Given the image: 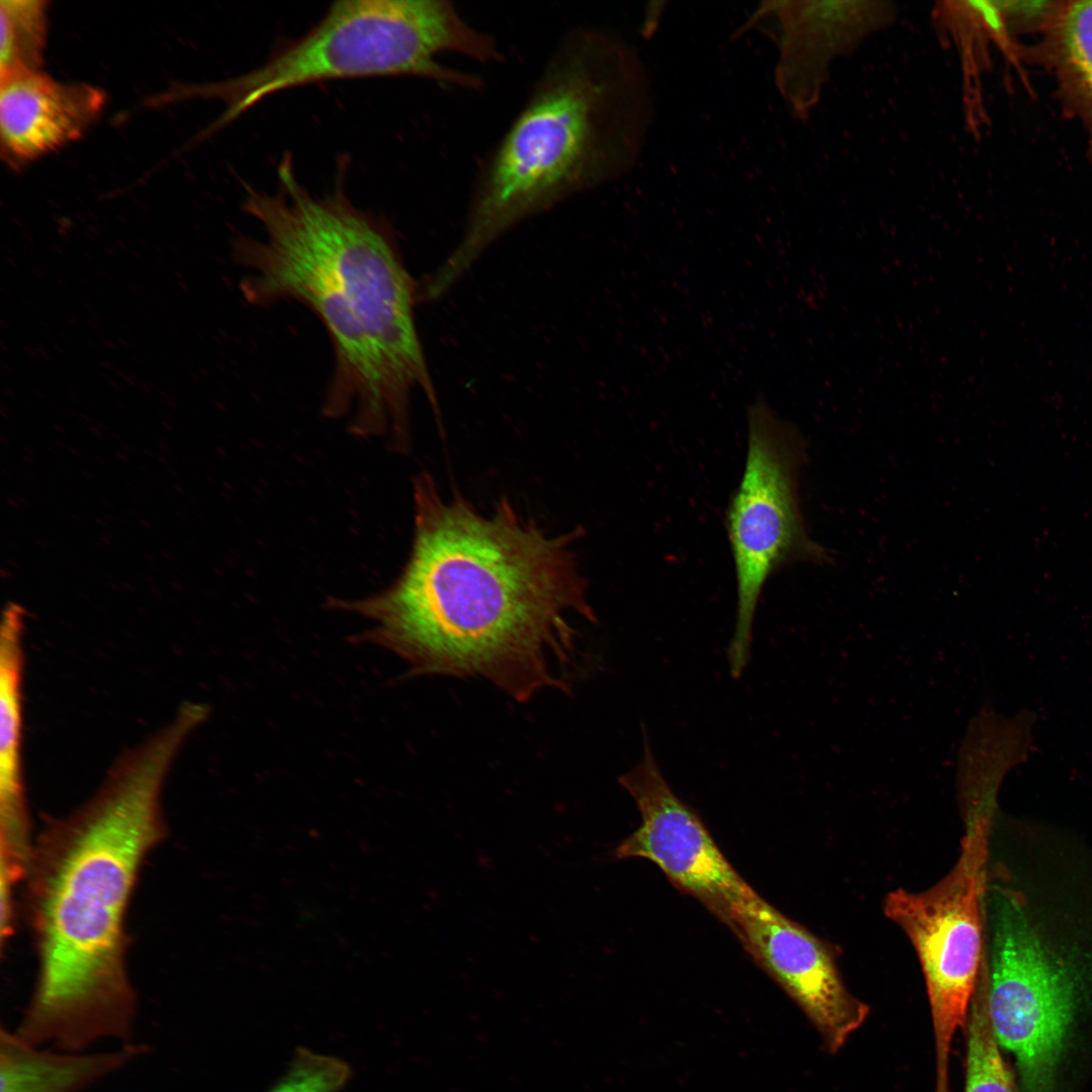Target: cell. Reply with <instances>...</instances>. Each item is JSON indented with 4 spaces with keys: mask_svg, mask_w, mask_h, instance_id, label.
<instances>
[{
    "mask_svg": "<svg viewBox=\"0 0 1092 1092\" xmlns=\"http://www.w3.org/2000/svg\"><path fill=\"white\" fill-rule=\"evenodd\" d=\"M408 560L385 590L328 607L374 625L354 637L384 647L410 673L482 678L517 701L569 689L574 619L596 621L571 548L508 502L483 515L444 498L429 474L414 480Z\"/></svg>",
    "mask_w": 1092,
    "mask_h": 1092,
    "instance_id": "obj_1",
    "label": "cell"
},
{
    "mask_svg": "<svg viewBox=\"0 0 1092 1092\" xmlns=\"http://www.w3.org/2000/svg\"><path fill=\"white\" fill-rule=\"evenodd\" d=\"M182 747L175 732L158 730L121 755L90 800L48 818L33 842L25 908L37 968L14 1028L24 1040L73 1052L134 1040L125 916L146 857L167 834L163 788Z\"/></svg>",
    "mask_w": 1092,
    "mask_h": 1092,
    "instance_id": "obj_2",
    "label": "cell"
},
{
    "mask_svg": "<svg viewBox=\"0 0 1092 1092\" xmlns=\"http://www.w3.org/2000/svg\"><path fill=\"white\" fill-rule=\"evenodd\" d=\"M277 174L276 193L246 187L243 209L262 236L236 244L244 294L257 305L293 300L311 309L335 355L324 414L354 412L355 435H390L405 448L413 389L438 413L415 322L420 289L390 228L349 200L341 176L333 192L316 196L297 180L290 155Z\"/></svg>",
    "mask_w": 1092,
    "mask_h": 1092,
    "instance_id": "obj_3",
    "label": "cell"
},
{
    "mask_svg": "<svg viewBox=\"0 0 1092 1092\" xmlns=\"http://www.w3.org/2000/svg\"><path fill=\"white\" fill-rule=\"evenodd\" d=\"M650 80L620 32L568 29L475 176L462 236L432 274L446 293L523 221L630 171L654 121Z\"/></svg>",
    "mask_w": 1092,
    "mask_h": 1092,
    "instance_id": "obj_4",
    "label": "cell"
},
{
    "mask_svg": "<svg viewBox=\"0 0 1092 1092\" xmlns=\"http://www.w3.org/2000/svg\"><path fill=\"white\" fill-rule=\"evenodd\" d=\"M443 54L481 64L505 59L495 37L469 23L450 1L342 0L264 64L190 91L224 102L213 130L272 94L318 82L408 76L467 90L483 87L478 75L439 62Z\"/></svg>",
    "mask_w": 1092,
    "mask_h": 1092,
    "instance_id": "obj_5",
    "label": "cell"
},
{
    "mask_svg": "<svg viewBox=\"0 0 1092 1092\" xmlns=\"http://www.w3.org/2000/svg\"><path fill=\"white\" fill-rule=\"evenodd\" d=\"M747 450L739 483L726 510L725 527L736 579V616L728 647L733 677L745 669L762 589L780 569L797 562H826V550L806 530L798 482L805 444L763 398L747 410Z\"/></svg>",
    "mask_w": 1092,
    "mask_h": 1092,
    "instance_id": "obj_6",
    "label": "cell"
},
{
    "mask_svg": "<svg viewBox=\"0 0 1092 1092\" xmlns=\"http://www.w3.org/2000/svg\"><path fill=\"white\" fill-rule=\"evenodd\" d=\"M993 809L986 804L963 809L966 833L960 856L940 881L917 893L897 889L884 900L885 915L910 939L924 975L935 1041V1092H950V1048L967 1022L982 966Z\"/></svg>",
    "mask_w": 1092,
    "mask_h": 1092,
    "instance_id": "obj_7",
    "label": "cell"
},
{
    "mask_svg": "<svg viewBox=\"0 0 1092 1092\" xmlns=\"http://www.w3.org/2000/svg\"><path fill=\"white\" fill-rule=\"evenodd\" d=\"M988 921L987 1010L1001 1048L1015 1057L1029 1089L1044 1086L1065 1044L1072 1021L1074 986L1053 963L1010 891L985 892Z\"/></svg>",
    "mask_w": 1092,
    "mask_h": 1092,
    "instance_id": "obj_8",
    "label": "cell"
},
{
    "mask_svg": "<svg viewBox=\"0 0 1092 1092\" xmlns=\"http://www.w3.org/2000/svg\"><path fill=\"white\" fill-rule=\"evenodd\" d=\"M898 17L897 4L889 0L762 1L733 38L755 30L771 39L778 50L777 90L792 116L806 121L822 98L833 64Z\"/></svg>",
    "mask_w": 1092,
    "mask_h": 1092,
    "instance_id": "obj_9",
    "label": "cell"
},
{
    "mask_svg": "<svg viewBox=\"0 0 1092 1092\" xmlns=\"http://www.w3.org/2000/svg\"><path fill=\"white\" fill-rule=\"evenodd\" d=\"M640 761L619 778L641 815V825L612 851L614 859L654 862L678 890L699 900L720 920L751 887L716 844L697 812L663 777L642 726Z\"/></svg>",
    "mask_w": 1092,
    "mask_h": 1092,
    "instance_id": "obj_10",
    "label": "cell"
},
{
    "mask_svg": "<svg viewBox=\"0 0 1092 1092\" xmlns=\"http://www.w3.org/2000/svg\"><path fill=\"white\" fill-rule=\"evenodd\" d=\"M721 921L800 1006L830 1052H837L863 1024L869 1007L847 989L831 947L752 888L729 906Z\"/></svg>",
    "mask_w": 1092,
    "mask_h": 1092,
    "instance_id": "obj_11",
    "label": "cell"
},
{
    "mask_svg": "<svg viewBox=\"0 0 1092 1092\" xmlns=\"http://www.w3.org/2000/svg\"><path fill=\"white\" fill-rule=\"evenodd\" d=\"M0 79L1 152L15 168L79 139L105 104L97 87L60 82L39 70Z\"/></svg>",
    "mask_w": 1092,
    "mask_h": 1092,
    "instance_id": "obj_12",
    "label": "cell"
},
{
    "mask_svg": "<svg viewBox=\"0 0 1092 1092\" xmlns=\"http://www.w3.org/2000/svg\"><path fill=\"white\" fill-rule=\"evenodd\" d=\"M24 617L9 603L0 628V856L15 868L28 864L33 845L21 757Z\"/></svg>",
    "mask_w": 1092,
    "mask_h": 1092,
    "instance_id": "obj_13",
    "label": "cell"
},
{
    "mask_svg": "<svg viewBox=\"0 0 1092 1092\" xmlns=\"http://www.w3.org/2000/svg\"><path fill=\"white\" fill-rule=\"evenodd\" d=\"M148 1053L135 1040L72 1052L30 1043L0 1027V1092H90Z\"/></svg>",
    "mask_w": 1092,
    "mask_h": 1092,
    "instance_id": "obj_14",
    "label": "cell"
},
{
    "mask_svg": "<svg viewBox=\"0 0 1092 1092\" xmlns=\"http://www.w3.org/2000/svg\"><path fill=\"white\" fill-rule=\"evenodd\" d=\"M1038 34L1020 59L1052 75L1062 111L1084 127L1092 159V0L1053 1Z\"/></svg>",
    "mask_w": 1092,
    "mask_h": 1092,
    "instance_id": "obj_15",
    "label": "cell"
},
{
    "mask_svg": "<svg viewBox=\"0 0 1092 1092\" xmlns=\"http://www.w3.org/2000/svg\"><path fill=\"white\" fill-rule=\"evenodd\" d=\"M931 20L939 41L953 44L958 52L965 126L978 138L988 122L982 81L991 67L990 48L997 46L1011 63H1016L1021 47L1009 33L996 1H938L932 8Z\"/></svg>",
    "mask_w": 1092,
    "mask_h": 1092,
    "instance_id": "obj_16",
    "label": "cell"
},
{
    "mask_svg": "<svg viewBox=\"0 0 1092 1092\" xmlns=\"http://www.w3.org/2000/svg\"><path fill=\"white\" fill-rule=\"evenodd\" d=\"M47 13L48 2L42 0L0 2V76L39 70L48 34Z\"/></svg>",
    "mask_w": 1092,
    "mask_h": 1092,
    "instance_id": "obj_17",
    "label": "cell"
},
{
    "mask_svg": "<svg viewBox=\"0 0 1092 1092\" xmlns=\"http://www.w3.org/2000/svg\"><path fill=\"white\" fill-rule=\"evenodd\" d=\"M966 1023L965 1092H1016L993 1032L982 983L977 985Z\"/></svg>",
    "mask_w": 1092,
    "mask_h": 1092,
    "instance_id": "obj_18",
    "label": "cell"
},
{
    "mask_svg": "<svg viewBox=\"0 0 1092 1092\" xmlns=\"http://www.w3.org/2000/svg\"><path fill=\"white\" fill-rule=\"evenodd\" d=\"M352 1076L338 1057L299 1048L280 1079L267 1092H342Z\"/></svg>",
    "mask_w": 1092,
    "mask_h": 1092,
    "instance_id": "obj_19",
    "label": "cell"
},
{
    "mask_svg": "<svg viewBox=\"0 0 1092 1092\" xmlns=\"http://www.w3.org/2000/svg\"><path fill=\"white\" fill-rule=\"evenodd\" d=\"M184 704H185V703H184ZM189 704H192V703H189ZM193 705H195V704H193ZM195 706H197V705H195ZM197 707H198V708H200L199 706H197ZM200 709H201V708H200ZM201 711L203 712V710H202V709H201ZM203 714H204V712H203ZM204 718H205V714H204ZM204 721H205V720H204Z\"/></svg>",
    "mask_w": 1092,
    "mask_h": 1092,
    "instance_id": "obj_20",
    "label": "cell"
}]
</instances>
